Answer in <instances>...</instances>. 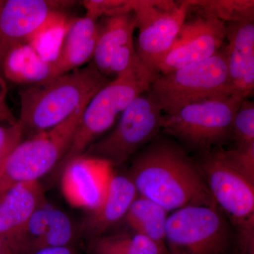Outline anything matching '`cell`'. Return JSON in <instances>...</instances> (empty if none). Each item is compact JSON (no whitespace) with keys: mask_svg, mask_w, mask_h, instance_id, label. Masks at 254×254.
Wrapping results in <instances>:
<instances>
[{"mask_svg":"<svg viewBox=\"0 0 254 254\" xmlns=\"http://www.w3.org/2000/svg\"><path fill=\"white\" fill-rule=\"evenodd\" d=\"M139 150L129 177L140 196L168 212L190 205L218 207L198 164L176 141L159 134Z\"/></svg>","mask_w":254,"mask_h":254,"instance_id":"cell-1","label":"cell"},{"mask_svg":"<svg viewBox=\"0 0 254 254\" xmlns=\"http://www.w3.org/2000/svg\"><path fill=\"white\" fill-rule=\"evenodd\" d=\"M112 81L94 64L19 91L21 110L18 121L31 136L67 120L81 105L91 101Z\"/></svg>","mask_w":254,"mask_h":254,"instance_id":"cell-2","label":"cell"},{"mask_svg":"<svg viewBox=\"0 0 254 254\" xmlns=\"http://www.w3.org/2000/svg\"><path fill=\"white\" fill-rule=\"evenodd\" d=\"M148 91L165 115L191 103L234 95L225 44L216 54L204 61L155 75Z\"/></svg>","mask_w":254,"mask_h":254,"instance_id":"cell-3","label":"cell"},{"mask_svg":"<svg viewBox=\"0 0 254 254\" xmlns=\"http://www.w3.org/2000/svg\"><path fill=\"white\" fill-rule=\"evenodd\" d=\"M154 76L141 65L114 78L101 88L82 114L72 141L58 165L59 168L63 169L71 159L83 155L100 135L113 126L119 115L135 98L149 89Z\"/></svg>","mask_w":254,"mask_h":254,"instance_id":"cell-4","label":"cell"},{"mask_svg":"<svg viewBox=\"0 0 254 254\" xmlns=\"http://www.w3.org/2000/svg\"><path fill=\"white\" fill-rule=\"evenodd\" d=\"M240 95L191 103L163 114L162 131L198 153L220 148L233 139L232 125L242 100Z\"/></svg>","mask_w":254,"mask_h":254,"instance_id":"cell-5","label":"cell"},{"mask_svg":"<svg viewBox=\"0 0 254 254\" xmlns=\"http://www.w3.org/2000/svg\"><path fill=\"white\" fill-rule=\"evenodd\" d=\"M209 190L237 230L242 254H254V182L227 163L219 148L198 153Z\"/></svg>","mask_w":254,"mask_h":254,"instance_id":"cell-6","label":"cell"},{"mask_svg":"<svg viewBox=\"0 0 254 254\" xmlns=\"http://www.w3.org/2000/svg\"><path fill=\"white\" fill-rule=\"evenodd\" d=\"M88 104L81 105L58 126L37 133L18 144L0 171V193L16 184L38 181L59 165Z\"/></svg>","mask_w":254,"mask_h":254,"instance_id":"cell-7","label":"cell"},{"mask_svg":"<svg viewBox=\"0 0 254 254\" xmlns=\"http://www.w3.org/2000/svg\"><path fill=\"white\" fill-rule=\"evenodd\" d=\"M163 113L150 91L138 95L120 115L115 129L92 143L83 154L102 159L113 166L126 162L159 135Z\"/></svg>","mask_w":254,"mask_h":254,"instance_id":"cell-8","label":"cell"},{"mask_svg":"<svg viewBox=\"0 0 254 254\" xmlns=\"http://www.w3.org/2000/svg\"><path fill=\"white\" fill-rule=\"evenodd\" d=\"M189 9L187 0L133 1L132 11L138 29L135 48L143 66L154 76L173 48Z\"/></svg>","mask_w":254,"mask_h":254,"instance_id":"cell-9","label":"cell"},{"mask_svg":"<svg viewBox=\"0 0 254 254\" xmlns=\"http://www.w3.org/2000/svg\"><path fill=\"white\" fill-rule=\"evenodd\" d=\"M229 242L228 225L218 207L190 205L167 219L165 254H223Z\"/></svg>","mask_w":254,"mask_h":254,"instance_id":"cell-10","label":"cell"},{"mask_svg":"<svg viewBox=\"0 0 254 254\" xmlns=\"http://www.w3.org/2000/svg\"><path fill=\"white\" fill-rule=\"evenodd\" d=\"M225 23L200 16L186 19L173 48L160 64L158 73L171 72L216 54L225 43Z\"/></svg>","mask_w":254,"mask_h":254,"instance_id":"cell-11","label":"cell"},{"mask_svg":"<svg viewBox=\"0 0 254 254\" xmlns=\"http://www.w3.org/2000/svg\"><path fill=\"white\" fill-rule=\"evenodd\" d=\"M113 168L104 160L85 154L71 159L62 169L64 196L73 207L95 210L106 195Z\"/></svg>","mask_w":254,"mask_h":254,"instance_id":"cell-12","label":"cell"},{"mask_svg":"<svg viewBox=\"0 0 254 254\" xmlns=\"http://www.w3.org/2000/svg\"><path fill=\"white\" fill-rule=\"evenodd\" d=\"M60 1L7 0L0 15V63L15 47L28 43L56 11Z\"/></svg>","mask_w":254,"mask_h":254,"instance_id":"cell-13","label":"cell"},{"mask_svg":"<svg viewBox=\"0 0 254 254\" xmlns=\"http://www.w3.org/2000/svg\"><path fill=\"white\" fill-rule=\"evenodd\" d=\"M77 227L63 210L42 205L32 215L18 237L14 254H33L48 247L75 245Z\"/></svg>","mask_w":254,"mask_h":254,"instance_id":"cell-14","label":"cell"},{"mask_svg":"<svg viewBox=\"0 0 254 254\" xmlns=\"http://www.w3.org/2000/svg\"><path fill=\"white\" fill-rule=\"evenodd\" d=\"M227 65L234 95L253 96L254 20L225 23Z\"/></svg>","mask_w":254,"mask_h":254,"instance_id":"cell-15","label":"cell"},{"mask_svg":"<svg viewBox=\"0 0 254 254\" xmlns=\"http://www.w3.org/2000/svg\"><path fill=\"white\" fill-rule=\"evenodd\" d=\"M46 203L38 181L16 184L0 193V236L13 253L23 227L36 210Z\"/></svg>","mask_w":254,"mask_h":254,"instance_id":"cell-16","label":"cell"},{"mask_svg":"<svg viewBox=\"0 0 254 254\" xmlns=\"http://www.w3.org/2000/svg\"><path fill=\"white\" fill-rule=\"evenodd\" d=\"M137 196L136 187L129 177L113 174L104 200L98 208L89 211L78 227V237L89 242L105 235L126 216Z\"/></svg>","mask_w":254,"mask_h":254,"instance_id":"cell-17","label":"cell"},{"mask_svg":"<svg viewBox=\"0 0 254 254\" xmlns=\"http://www.w3.org/2000/svg\"><path fill=\"white\" fill-rule=\"evenodd\" d=\"M136 20L133 11L108 16L100 25L99 38L93 55V63L100 73L108 77L112 58L118 50L133 43Z\"/></svg>","mask_w":254,"mask_h":254,"instance_id":"cell-18","label":"cell"},{"mask_svg":"<svg viewBox=\"0 0 254 254\" xmlns=\"http://www.w3.org/2000/svg\"><path fill=\"white\" fill-rule=\"evenodd\" d=\"M4 78L18 85L33 86L51 78V64L28 43L10 50L0 63Z\"/></svg>","mask_w":254,"mask_h":254,"instance_id":"cell-19","label":"cell"},{"mask_svg":"<svg viewBox=\"0 0 254 254\" xmlns=\"http://www.w3.org/2000/svg\"><path fill=\"white\" fill-rule=\"evenodd\" d=\"M168 213L158 203L139 195L133 200L125 218L133 232L148 237L165 248Z\"/></svg>","mask_w":254,"mask_h":254,"instance_id":"cell-20","label":"cell"},{"mask_svg":"<svg viewBox=\"0 0 254 254\" xmlns=\"http://www.w3.org/2000/svg\"><path fill=\"white\" fill-rule=\"evenodd\" d=\"M89 254H165V247L139 234L105 235L89 241Z\"/></svg>","mask_w":254,"mask_h":254,"instance_id":"cell-21","label":"cell"},{"mask_svg":"<svg viewBox=\"0 0 254 254\" xmlns=\"http://www.w3.org/2000/svg\"><path fill=\"white\" fill-rule=\"evenodd\" d=\"M190 10L197 16L213 18L223 22L254 20V1L252 0H187Z\"/></svg>","mask_w":254,"mask_h":254,"instance_id":"cell-22","label":"cell"},{"mask_svg":"<svg viewBox=\"0 0 254 254\" xmlns=\"http://www.w3.org/2000/svg\"><path fill=\"white\" fill-rule=\"evenodd\" d=\"M69 23L61 11H56L33 35L28 44L43 60L53 63L59 55Z\"/></svg>","mask_w":254,"mask_h":254,"instance_id":"cell-23","label":"cell"},{"mask_svg":"<svg viewBox=\"0 0 254 254\" xmlns=\"http://www.w3.org/2000/svg\"><path fill=\"white\" fill-rule=\"evenodd\" d=\"M232 133L237 148L254 146V103L250 98L242 100L235 113Z\"/></svg>","mask_w":254,"mask_h":254,"instance_id":"cell-24","label":"cell"},{"mask_svg":"<svg viewBox=\"0 0 254 254\" xmlns=\"http://www.w3.org/2000/svg\"><path fill=\"white\" fill-rule=\"evenodd\" d=\"M141 65L143 64L137 55L134 42L128 43L114 55L108 69V77L115 76L116 78Z\"/></svg>","mask_w":254,"mask_h":254,"instance_id":"cell-25","label":"cell"},{"mask_svg":"<svg viewBox=\"0 0 254 254\" xmlns=\"http://www.w3.org/2000/svg\"><path fill=\"white\" fill-rule=\"evenodd\" d=\"M24 132L19 122L0 125V171L15 148L22 141Z\"/></svg>","mask_w":254,"mask_h":254,"instance_id":"cell-26","label":"cell"},{"mask_svg":"<svg viewBox=\"0 0 254 254\" xmlns=\"http://www.w3.org/2000/svg\"><path fill=\"white\" fill-rule=\"evenodd\" d=\"M219 150L227 163L254 182V146L232 150L219 148Z\"/></svg>","mask_w":254,"mask_h":254,"instance_id":"cell-27","label":"cell"},{"mask_svg":"<svg viewBox=\"0 0 254 254\" xmlns=\"http://www.w3.org/2000/svg\"><path fill=\"white\" fill-rule=\"evenodd\" d=\"M133 1H108V0H92L85 1L87 9L86 16L98 21L103 15L107 16L132 11Z\"/></svg>","mask_w":254,"mask_h":254,"instance_id":"cell-28","label":"cell"},{"mask_svg":"<svg viewBox=\"0 0 254 254\" xmlns=\"http://www.w3.org/2000/svg\"><path fill=\"white\" fill-rule=\"evenodd\" d=\"M7 86L6 81L2 76H0V122H6V123L14 124L17 120L13 116L6 103L7 95Z\"/></svg>","mask_w":254,"mask_h":254,"instance_id":"cell-29","label":"cell"},{"mask_svg":"<svg viewBox=\"0 0 254 254\" xmlns=\"http://www.w3.org/2000/svg\"><path fill=\"white\" fill-rule=\"evenodd\" d=\"M33 254H79L76 246L70 245L64 247H48L37 251Z\"/></svg>","mask_w":254,"mask_h":254,"instance_id":"cell-30","label":"cell"},{"mask_svg":"<svg viewBox=\"0 0 254 254\" xmlns=\"http://www.w3.org/2000/svg\"><path fill=\"white\" fill-rule=\"evenodd\" d=\"M6 250H11V249H10L9 246L7 245V244L4 242V240L1 238V237L0 236V252Z\"/></svg>","mask_w":254,"mask_h":254,"instance_id":"cell-31","label":"cell"},{"mask_svg":"<svg viewBox=\"0 0 254 254\" xmlns=\"http://www.w3.org/2000/svg\"><path fill=\"white\" fill-rule=\"evenodd\" d=\"M5 1H6L5 0H0V15H1V11H2Z\"/></svg>","mask_w":254,"mask_h":254,"instance_id":"cell-32","label":"cell"}]
</instances>
